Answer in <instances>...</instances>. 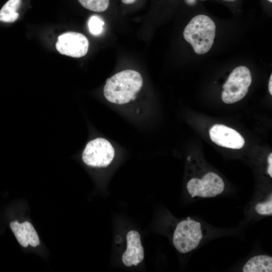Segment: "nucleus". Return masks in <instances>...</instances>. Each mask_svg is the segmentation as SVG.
<instances>
[{"label": "nucleus", "instance_id": "f257e3e1", "mask_svg": "<svg viewBox=\"0 0 272 272\" xmlns=\"http://www.w3.org/2000/svg\"><path fill=\"white\" fill-rule=\"evenodd\" d=\"M143 84L138 72L126 70L118 72L106 81L103 93L106 100L112 103L123 105L136 97Z\"/></svg>", "mask_w": 272, "mask_h": 272}, {"label": "nucleus", "instance_id": "f03ea898", "mask_svg": "<svg viewBox=\"0 0 272 272\" xmlns=\"http://www.w3.org/2000/svg\"><path fill=\"white\" fill-rule=\"evenodd\" d=\"M216 34L213 20L205 15H198L190 20L184 29L185 40L191 44L194 52L203 54L211 48Z\"/></svg>", "mask_w": 272, "mask_h": 272}, {"label": "nucleus", "instance_id": "7ed1b4c3", "mask_svg": "<svg viewBox=\"0 0 272 272\" xmlns=\"http://www.w3.org/2000/svg\"><path fill=\"white\" fill-rule=\"evenodd\" d=\"M204 237L201 224L189 218L179 222L173 233L172 241L175 248L181 253L195 249Z\"/></svg>", "mask_w": 272, "mask_h": 272}, {"label": "nucleus", "instance_id": "20e7f679", "mask_svg": "<svg viewBox=\"0 0 272 272\" xmlns=\"http://www.w3.org/2000/svg\"><path fill=\"white\" fill-rule=\"evenodd\" d=\"M252 79L250 70L245 66L233 70L223 85L222 100L226 104L236 103L247 94Z\"/></svg>", "mask_w": 272, "mask_h": 272}, {"label": "nucleus", "instance_id": "39448f33", "mask_svg": "<svg viewBox=\"0 0 272 272\" xmlns=\"http://www.w3.org/2000/svg\"><path fill=\"white\" fill-rule=\"evenodd\" d=\"M225 187L222 178L213 172L206 173L201 178H191L186 184L187 190L191 197H214L222 193Z\"/></svg>", "mask_w": 272, "mask_h": 272}, {"label": "nucleus", "instance_id": "423d86ee", "mask_svg": "<svg viewBox=\"0 0 272 272\" xmlns=\"http://www.w3.org/2000/svg\"><path fill=\"white\" fill-rule=\"evenodd\" d=\"M114 149L106 139L98 138L89 142L82 154L84 162L94 167H105L112 161Z\"/></svg>", "mask_w": 272, "mask_h": 272}, {"label": "nucleus", "instance_id": "0eeeda50", "mask_svg": "<svg viewBox=\"0 0 272 272\" xmlns=\"http://www.w3.org/2000/svg\"><path fill=\"white\" fill-rule=\"evenodd\" d=\"M55 46L61 54L80 58L87 54L89 41L84 35L80 33L68 32L58 36Z\"/></svg>", "mask_w": 272, "mask_h": 272}, {"label": "nucleus", "instance_id": "6e6552de", "mask_svg": "<svg viewBox=\"0 0 272 272\" xmlns=\"http://www.w3.org/2000/svg\"><path fill=\"white\" fill-rule=\"evenodd\" d=\"M209 134L214 143L223 147L239 149L245 144L243 137L238 131L223 124L214 125L210 129Z\"/></svg>", "mask_w": 272, "mask_h": 272}, {"label": "nucleus", "instance_id": "1a4fd4ad", "mask_svg": "<svg viewBox=\"0 0 272 272\" xmlns=\"http://www.w3.org/2000/svg\"><path fill=\"white\" fill-rule=\"evenodd\" d=\"M126 241L127 247L122 256V262L126 266L137 265L144 258L140 234L135 230L129 231L126 235Z\"/></svg>", "mask_w": 272, "mask_h": 272}, {"label": "nucleus", "instance_id": "9d476101", "mask_svg": "<svg viewBox=\"0 0 272 272\" xmlns=\"http://www.w3.org/2000/svg\"><path fill=\"white\" fill-rule=\"evenodd\" d=\"M10 227L16 239L21 245L26 247L30 244L36 247L39 244V239L37 233L32 224L26 221L23 223L12 222Z\"/></svg>", "mask_w": 272, "mask_h": 272}, {"label": "nucleus", "instance_id": "9b49d317", "mask_svg": "<svg viewBox=\"0 0 272 272\" xmlns=\"http://www.w3.org/2000/svg\"><path fill=\"white\" fill-rule=\"evenodd\" d=\"M242 270L243 272H271L272 257L264 254L253 256L244 264Z\"/></svg>", "mask_w": 272, "mask_h": 272}, {"label": "nucleus", "instance_id": "f8f14e48", "mask_svg": "<svg viewBox=\"0 0 272 272\" xmlns=\"http://www.w3.org/2000/svg\"><path fill=\"white\" fill-rule=\"evenodd\" d=\"M21 0H9L0 10V21L15 22L19 17L17 12L21 5Z\"/></svg>", "mask_w": 272, "mask_h": 272}, {"label": "nucleus", "instance_id": "ddd939ff", "mask_svg": "<svg viewBox=\"0 0 272 272\" xmlns=\"http://www.w3.org/2000/svg\"><path fill=\"white\" fill-rule=\"evenodd\" d=\"M85 8L96 12L105 11L109 7V0H78Z\"/></svg>", "mask_w": 272, "mask_h": 272}, {"label": "nucleus", "instance_id": "4468645a", "mask_svg": "<svg viewBox=\"0 0 272 272\" xmlns=\"http://www.w3.org/2000/svg\"><path fill=\"white\" fill-rule=\"evenodd\" d=\"M88 26L89 31L92 35L98 36L103 31L104 22L99 16L94 15L89 18Z\"/></svg>", "mask_w": 272, "mask_h": 272}, {"label": "nucleus", "instance_id": "2eb2a0df", "mask_svg": "<svg viewBox=\"0 0 272 272\" xmlns=\"http://www.w3.org/2000/svg\"><path fill=\"white\" fill-rule=\"evenodd\" d=\"M257 214L260 215L270 216L272 214V197L271 194L268 198L263 201L257 203L254 208Z\"/></svg>", "mask_w": 272, "mask_h": 272}, {"label": "nucleus", "instance_id": "dca6fc26", "mask_svg": "<svg viewBox=\"0 0 272 272\" xmlns=\"http://www.w3.org/2000/svg\"><path fill=\"white\" fill-rule=\"evenodd\" d=\"M268 166L267 168V173L270 177H272V153H270L267 158Z\"/></svg>", "mask_w": 272, "mask_h": 272}, {"label": "nucleus", "instance_id": "f3484780", "mask_svg": "<svg viewBox=\"0 0 272 272\" xmlns=\"http://www.w3.org/2000/svg\"><path fill=\"white\" fill-rule=\"evenodd\" d=\"M268 90L270 94L272 95V75H270L268 83Z\"/></svg>", "mask_w": 272, "mask_h": 272}, {"label": "nucleus", "instance_id": "a211bd4d", "mask_svg": "<svg viewBox=\"0 0 272 272\" xmlns=\"http://www.w3.org/2000/svg\"><path fill=\"white\" fill-rule=\"evenodd\" d=\"M136 0H121V2L126 5L131 4L134 3Z\"/></svg>", "mask_w": 272, "mask_h": 272}, {"label": "nucleus", "instance_id": "6ab92c4d", "mask_svg": "<svg viewBox=\"0 0 272 272\" xmlns=\"http://www.w3.org/2000/svg\"><path fill=\"white\" fill-rule=\"evenodd\" d=\"M224 1H228V2H233V1H235L236 0H224Z\"/></svg>", "mask_w": 272, "mask_h": 272}, {"label": "nucleus", "instance_id": "aec40b11", "mask_svg": "<svg viewBox=\"0 0 272 272\" xmlns=\"http://www.w3.org/2000/svg\"><path fill=\"white\" fill-rule=\"evenodd\" d=\"M268 1L270 2H272V0H267Z\"/></svg>", "mask_w": 272, "mask_h": 272}]
</instances>
